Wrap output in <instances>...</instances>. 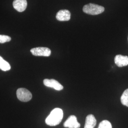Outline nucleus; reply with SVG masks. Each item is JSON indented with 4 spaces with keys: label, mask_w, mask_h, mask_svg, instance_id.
<instances>
[{
    "label": "nucleus",
    "mask_w": 128,
    "mask_h": 128,
    "mask_svg": "<svg viewBox=\"0 0 128 128\" xmlns=\"http://www.w3.org/2000/svg\"><path fill=\"white\" fill-rule=\"evenodd\" d=\"M63 117V112L60 108H56L52 110L45 120L46 124L50 126L58 125Z\"/></svg>",
    "instance_id": "f257e3e1"
},
{
    "label": "nucleus",
    "mask_w": 128,
    "mask_h": 128,
    "mask_svg": "<svg viewBox=\"0 0 128 128\" xmlns=\"http://www.w3.org/2000/svg\"><path fill=\"white\" fill-rule=\"evenodd\" d=\"M17 98L20 101L27 102L30 101L32 98V94L27 89L24 88H19L16 92Z\"/></svg>",
    "instance_id": "7ed1b4c3"
},
{
    "label": "nucleus",
    "mask_w": 128,
    "mask_h": 128,
    "mask_svg": "<svg viewBox=\"0 0 128 128\" xmlns=\"http://www.w3.org/2000/svg\"><path fill=\"white\" fill-rule=\"evenodd\" d=\"M44 84L46 87L54 88L56 90L61 91L63 89V86L60 82L55 79H45L43 81Z\"/></svg>",
    "instance_id": "39448f33"
},
{
    "label": "nucleus",
    "mask_w": 128,
    "mask_h": 128,
    "mask_svg": "<svg viewBox=\"0 0 128 128\" xmlns=\"http://www.w3.org/2000/svg\"><path fill=\"white\" fill-rule=\"evenodd\" d=\"M11 40V38L8 36L0 35V43H4L7 42H9Z\"/></svg>",
    "instance_id": "4468645a"
},
{
    "label": "nucleus",
    "mask_w": 128,
    "mask_h": 128,
    "mask_svg": "<svg viewBox=\"0 0 128 128\" xmlns=\"http://www.w3.org/2000/svg\"></svg>",
    "instance_id": "2eb2a0df"
},
{
    "label": "nucleus",
    "mask_w": 128,
    "mask_h": 128,
    "mask_svg": "<svg viewBox=\"0 0 128 128\" xmlns=\"http://www.w3.org/2000/svg\"><path fill=\"white\" fill-rule=\"evenodd\" d=\"M30 52L35 56H49L51 55V50L46 47H37L31 49Z\"/></svg>",
    "instance_id": "20e7f679"
},
{
    "label": "nucleus",
    "mask_w": 128,
    "mask_h": 128,
    "mask_svg": "<svg viewBox=\"0 0 128 128\" xmlns=\"http://www.w3.org/2000/svg\"><path fill=\"white\" fill-rule=\"evenodd\" d=\"M96 124V120L94 115H87L86 119V123L84 128H94Z\"/></svg>",
    "instance_id": "9d476101"
},
{
    "label": "nucleus",
    "mask_w": 128,
    "mask_h": 128,
    "mask_svg": "<svg viewBox=\"0 0 128 128\" xmlns=\"http://www.w3.org/2000/svg\"><path fill=\"white\" fill-rule=\"evenodd\" d=\"M98 128H112V126L110 122L107 120H104L101 122Z\"/></svg>",
    "instance_id": "ddd939ff"
},
{
    "label": "nucleus",
    "mask_w": 128,
    "mask_h": 128,
    "mask_svg": "<svg viewBox=\"0 0 128 128\" xmlns=\"http://www.w3.org/2000/svg\"><path fill=\"white\" fill-rule=\"evenodd\" d=\"M13 6L18 12H23L27 8V2L26 0H14Z\"/></svg>",
    "instance_id": "0eeeda50"
},
{
    "label": "nucleus",
    "mask_w": 128,
    "mask_h": 128,
    "mask_svg": "<svg viewBox=\"0 0 128 128\" xmlns=\"http://www.w3.org/2000/svg\"><path fill=\"white\" fill-rule=\"evenodd\" d=\"M80 126L76 117L74 115L70 116L64 124V126L66 128H79Z\"/></svg>",
    "instance_id": "423d86ee"
},
{
    "label": "nucleus",
    "mask_w": 128,
    "mask_h": 128,
    "mask_svg": "<svg viewBox=\"0 0 128 128\" xmlns=\"http://www.w3.org/2000/svg\"><path fill=\"white\" fill-rule=\"evenodd\" d=\"M11 68L9 63L0 56V69L4 71H9Z\"/></svg>",
    "instance_id": "9b49d317"
},
{
    "label": "nucleus",
    "mask_w": 128,
    "mask_h": 128,
    "mask_svg": "<svg viewBox=\"0 0 128 128\" xmlns=\"http://www.w3.org/2000/svg\"><path fill=\"white\" fill-rule=\"evenodd\" d=\"M82 10L86 14L96 15L102 13L104 11V8L99 5L89 4L84 6Z\"/></svg>",
    "instance_id": "f03ea898"
},
{
    "label": "nucleus",
    "mask_w": 128,
    "mask_h": 128,
    "mask_svg": "<svg viewBox=\"0 0 128 128\" xmlns=\"http://www.w3.org/2000/svg\"><path fill=\"white\" fill-rule=\"evenodd\" d=\"M71 18L70 12L67 10H62L56 14V18L57 20L64 22V21H68Z\"/></svg>",
    "instance_id": "6e6552de"
},
{
    "label": "nucleus",
    "mask_w": 128,
    "mask_h": 128,
    "mask_svg": "<svg viewBox=\"0 0 128 128\" xmlns=\"http://www.w3.org/2000/svg\"><path fill=\"white\" fill-rule=\"evenodd\" d=\"M122 104L127 107H128V89L125 90L120 98Z\"/></svg>",
    "instance_id": "f8f14e48"
},
{
    "label": "nucleus",
    "mask_w": 128,
    "mask_h": 128,
    "mask_svg": "<svg viewBox=\"0 0 128 128\" xmlns=\"http://www.w3.org/2000/svg\"><path fill=\"white\" fill-rule=\"evenodd\" d=\"M115 64L120 68L125 66L128 65V56L122 55H116L115 57Z\"/></svg>",
    "instance_id": "1a4fd4ad"
}]
</instances>
